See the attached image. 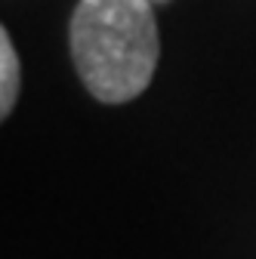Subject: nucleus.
<instances>
[{"label":"nucleus","mask_w":256,"mask_h":259,"mask_svg":"<svg viewBox=\"0 0 256 259\" xmlns=\"http://www.w3.org/2000/svg\"><path fill=\"white\" fill-rule=\"evenodd\" d=\"M68 37L77 77L99 102H130L151 83L161 37L148 0H80Z\"/></svg>","instance_id":"nucleus-1"},{"label":"nucleus","mask_w":256,"mask_h":259,"mask_svg":"<svg viewBox=\"0 0 256 259\" xmlns=\"http://www.w3.org/2000/svg\"><path fill=\"white\" fill-rule=\"evenodd\" d=\"M19 96V56L7 31H0V117H7Z\"/></svg>","instance_id":"nucleus-2"}]
</instances>
